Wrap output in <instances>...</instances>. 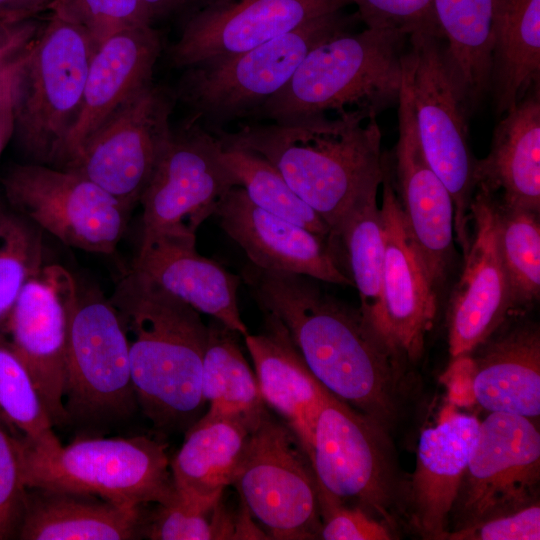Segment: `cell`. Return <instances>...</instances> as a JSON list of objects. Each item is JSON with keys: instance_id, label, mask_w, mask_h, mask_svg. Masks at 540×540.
Here are the masks:
<instances>
[{"instance_id": "31", "label": "cell", "mask_w": 540, "mask_h": 540, "mask_svg": "<svg viewBox=\"0 0 540 540\" xmlns=\"http://www.w3.org/2000/svg\"><path fill=\"white\" fill-rule=\"evenodd\" d=\"M238 335L213 319L202 364V397L206 414L245 420L253 429L268 412L257 378L238 343Z\"/></svg>"}, {"instance_id": "20", "label": "cell", "mask_w": 540, "mask_h": 540, "mask_svg": "<svg viewBox=\"0 0 540 540\" xmlns=\"http://www.w3.org/2000/svg\"><path fill=\"white\" fill-rule=\"evenodd\" d=\"M398 124L394 149L398 199L411 241L436 288L445 279L453 256L454 204L422 151L403 74Z\"/></svg>"}, {"instance_id": "32", "label": "cell", "mask_w": 540, "mask_h": 540, "mask_svg": "<svg viewBox=\"0 0 540 540\" xmlns=\"http://www.w3.org/2000/svg\"><path fill=\"white\" fill-rule=\"evenodd\" d=\"M377 192L366 195L346 213L332 239L338 255H344L348 276L358 291L362 319L376 336L385 254L384 222Z\"/></svg>"}, {"instance_id": "46", "label": "cell", "mask_w": 540, "mask_h": 540, "mask_svg": "<svg viewBox=\"0 0 540 540\" xmlns=\"http://www.w3.org/2000/svg\"><path fill=\"white\" fill-rule=\"evenodd\" d=\"M54 0H0V20L16 21L34 18L48 10Z\"/></svg>"}, {"instance_id": "10", "label": "cell", "mask_w": 540, "mask_h": 540, "mask_svg": "<svg viewBox=\"0 0 540 540\" xmlns=\"http://www.w3.org/2000/svg\"><path fill=\"white\" fill-rule=\"evenodd\" d=\"M63 402L68 424L98 428L124 421L138 407L124 328L99 294L78 291L71 306Z\"/></svg>"}, {"instance_id": "7", "label": "cell", "mask_w": 540, "mask_h": 540, "mask_svg": "<svg viewBox=\"0 0 540 540\" xmlns=\"http://www.w3.org/2000/svg\"><path fill=\"white\" fill-rule=\"evenodd\" d=\"M17 441L25 489L89 494L127 507L165 504L176 494L166 445L149 437L83 438L50 453Z\"/></svg>"}, {"instance_id": "48", "label": "cell", "mask_w": 540, "mask_h": 540, "mask_svg": "<svg viewBox=\"0 0 540 540\" xmlns=\"http://www.w3.org/2000/svg\"><path fill=\"white\" fill-rule=\"evenodd\" d=\"M184 1L188 7V10L190 11L188 14H190L191 12L203 6L210 0H184Z\"/></svg>"}, {"instance_id": "5", "label": "cell", "mask_w": 540, "mask_h": 540, "mask_svg": "<svg viewBox=\"0 0 540 540\" xmlns=\"http://www.w3.org/2000/svg\"><path fill=\"white\" fill-rule=\"evenodd\" d=\"M95 49L83 26L51 12L22 55L12 137L30 162L59 166L81 109Z\"/></svg>"}, {"instance_id": "17", "label": "cell", "mask_w": 540, "mask_h": 540, "mask_svg": "<svg viewBox=\"0 0 540 540\" xmlns=\"http://www.w3.org/2000/svg\"><path fill=\"white\" fill-rule=\"evenodd\" d=\"M381 184L385 254L377 336L407 364L416 363L435 320L436 291L407 231L385 160Z\"/></svg>"}, {"instance_id": "19", "label": "cell", "mask_w": 540, "mask_h": 540, "mask_svg": "<svg viewBox=\"0 0 540 540\" xmlns=\"http://www.w3.org/2000/svg\"><path fill=\"white\" fill-rule=\"evenodd\" d=\"M474 234L452 293L448 344L453 359L471 354L513 311L508 278L498 247L496 196L477 186L471 205Z\"/></svg>"}, {"instance_id": "22", "label": "cell", "mask_w": 540, "mask_h": 540, "mask_svg": "<svg viewBox=\"0 0 540 540\" xmlns=\"http://www.w3.org/2000/svg\"><path fill=\"white\" fill-rule=\"evenodd\" d=\"M161 50V37L152 25L124 29L98 45L90 60L81 109L57 168L66 167L121 107L153 82Z\"/></svg>"}, {"instance_id": "47", "label": "cell", "mask_w": 540, "mask_h": 540, "mask_svg": "<svg viewBox=\"0 0 540 540\" xmlns=\"http://www.w3.org/2000/svg\"><path fill=\"white\" fill-rule=\"evenodd\" d=\"M144 4L151 22L160 18L172 16L188 11L184 0H141Z\"/></svg>"}, {"instance_id": "9", "label": "cell", "mask_w": 540, "mask_h": 540, "mask_svg": "<svg viewBox=\"0 0 540 540\" xmlns=\"http://www.w3.org/2000/svg\"><path fill=\"white\" fill-rule=\"evenodd\" d=\"M388 433L327 391L307 455L319 487L392 528L405 489Z\"/></svg>"}, {"instance_id": "8", "label": "cell", "mask_w": 540, "mask_h": 540, "mask_svg": "<svg viewBox=\"0 0 540 540\" xmlns=\"http://www.w3.org/2000/svg\"><path fill=\"white\" fill-rule=\"evenodd\" d=\"M402 58L415 126L422 151L447 187L454 204V232L463 255L470 237V205L476 190V158L470 149L465 107L450 71L441 36L416 33L408 37Z\"/></svg>"}, {"instance_id": "43", "label": "cell", "mask_w": 540, "mask_h": 540, "mask_svg": "<svg viewBox=\"0 0 540 540\" xmlns=\"http://www.w3.org/2000/svg\"><path fill=\"white\" fill-rule=\"evenodd\" d=\"M41 24L34 18L0 20V71L16 60L31 45Z\"/></svg>"}, {"instance_id": "28", "label": "cell", "mask_w": 540, "mask_h": 540, "mask_svg": "<svg viewBox=\"0 0 540 540\" xmlns=\"http://www.w3.org/2000/svg\"><path fill=\"white\" fill-rule=\"evenodd\" d=\"M19 538L24 540H125L140 528V507L94 495L26 488Z\"/></svg>"}, {"instance_id": "34", "label": "cell", "mask_w": 540, "mask_h": 540, "mask_svg": "<svg viewBox=\"0 0 540 540\" xmlns=\"http://www.w3.org/2000/svg\"><path fill=\"white\" fill-rule=\"evenodd\" d=\"M222 159L235 176L237 186L245 190L255 205L331 242L329 225L267 160L248 150L223 147Z\"/></svg>"}, {"instance_id": "45", "label": "cell", "mask_w": 540, "mask_h": 540, "mask_svg": "<svg viewBox=\"0 0 540 540\" xmlns=\"http://www.w3.org/2000/svg\"><path fill=\"white\" fill-rule=\"evenodd\" d=\"M19 62L0 71V152L13 134V105Z\"/></svg>"}, {"instance_id": "39", "label": "cell", "mask_w": 540, "mask_h": 540, "mask_svg": "<svg viewBox=\"0 0 540 540\" xmlns=\"http://www.w3.org/2000/svg\"><path fill=\"white\" fill-rule=\"evenodd\" d=\"M451 540H538L540 505L536 496L506 502L475 521L449 531Z\"/></svg>"}, {"instance_id": "38", "label": "cell", "mask_w": 540, "mask_h": 540, "mask_svg": "<svg viewBox=\"0 0 540 540\" xmlns=\"http://www.w3.org/2000/svg\"><path fill=\"white\" fill-rule=\"evenodd\" d=\"M48 10L83 26L96 48L119 31L152 25L141 0H54Z\"/></svg>"}, {"instance_id": "11", "label": "cell", "mask_w": 540, "mask_h": 540, "mask_svg": "<svg viewBox=\"0 0 540 540\" xmlns=\"http://www.w3.org/2000/svg\"><path fill=\"white\" fill-rule=\"evenodd\" d=\"M232 486L269 539H320L316 476L284 421L264 415L251 432Z\"/></svg>"}, {"instance_id": "26", "label": "cell", "mask_w": 540, "mask_h": 540, "mask_svg": "<svg viewBox=\"0 0 540 540\" xmlns=\"http://www.w3.org/2000/svg\"><path fill=\"white\" fill-rule=\"evenodd\" d=\"M264 315L263 330L244 336L259 390L264 403L282 417L308 453L327 390L308 369L281 321Z\"/></svg>"}, {"instance_id": "24", "label": "cell", "mask_w": 540, "mask_h": 540, "mask_svg": "<svg viewBox=\"0 0 540 540\" xmlns=\"http://www.w3.org/2000/svg\"><path fill=\"white\" fill-rule=\"evenodd\" d=\"M131 269L237 334H248L237 299L241 278L200 255L196 238L161 236L143 240Z\"/></svg>"}, {"instance_id": "42", "label": "cell", "mask_w": 540, "mask_h": 540, "mask_svg": "<svg viewBox=\"0 0 540 540\" xmlns=\"http://www.w3.org/2000/svg\"><path fill=\"white\" fill-rule=\"evenodd\" d=\"M25 487L18 441L0 421V534L7 535L21 515Z\"/></svg>"}, {"instance_id": "33", "label": "cell", "mask_w": 540, "mask_h": 540, "mask_svg": "<svg viewBox=\"0 0 540 540\" xmlns=\"http://www.w3.org/2000/svg\"><path fill=\"white\" fill-rule=\"evenodd\" d=\"M0 421L14 438L33 450L50 453L62 446L29 372L8 344L2 343Z\"/></svg>"}, {"instance_id": "27", "label": "cell", "mask_w": 540, "mask_h": 540, "mask_svg": "<svg viewBox=\"0 0 540 540\" xmlns=\"http://www.w3.org/2000/svg\"><path fill=\"white\" fill-rule=\"evenodd\" d=\"M535 88L504 113L489 154L476 160L475 181L493 195L501 191V203L539 213L540 97Z\"/></svg>"}, {"instance_id": "23", "label": "cell", "mask_w": 540, "mask_h": 540, "mask_svg": "<svg viewBox=\"0 0 540 540\" xmlns=\"http://www.w3.org/2000/svg\"><path fill=\"white\" fill-rule=\"evenodd\" d=\"M479 420L446 409L438 423L421 432L416 468L405 488L411 523L425 539H446L448 516L474 449Z\"/></svg>"}, {"instance_id": "6", "label": "cell", "mask_w": 540, "mask_h": 540, "mask_svg": "<svg viewBox=\"0 0 540 540\" xmlns=\"http://www.w3.org/2000/svg\"><path fill=\"white\" fill-rule=\"evenodd\" d=\"M356 19V14L340 10L243 53L187 67L173 87L176 101L188 109V117L212 133L249 120L288 83L313 48L349 30Z\"/></svg>"}, {"instance_id": "13", "label": "cell", "mask_w": 540, "mask_h": 540, "mask_svg": "<svg viewBox=\"0 0 540 540\" xmlns=\"http://www.w3.org/2000/svg\"><path fill=\"white\" fill-rule=\"evenodd\" d=\"M2 183L18 213L70 247L110 254L127 227L130 211L72 170L34 162L15 164Z\"/></svg>"}, {"instance_id": "1", "label": "cell", "mask_w": 540, "mask_h": 540, "mask_svg": "<svg viewBox=\"0 0 540 540\" xmlns=\"http://www.w3.org/2000/svg\"><path fill=\"white\" fill-rule=\"evenodd\" d=\"M241 274L263 312L284 325L319 383L390 432L405 396L407 363L369 329L359 310L307 276L249 262Z\"/></svg>"}, {"instance_id": "44", "label": "cell", "mask_w": 540, "mask_h": 540, "mask_svg": "<svg viewBox=\"0 0 540 540\" xmlns=\"http://www.w3.org/2000/svg\"><path fill=\"white\" fill-rule=\"evenodd\" d=\"M435 15L439 20L468 24L488 17L493 0H433Z\"/></svg>"}, {"instance_id": "16", "label": "cell", "mask_w": 540, "mask_h": 540, "mask_svg": "<svg viewBox=\"0 0 540 540\" xmlns=\"http://www.w3.org/2000/svg\"><path fill=\"white\" fill-rule=\"evenodd\" d=\"M78 294L59 265L43 266L9 312L10 349L29 372L53 426L68 424L64 407L68 317Z\"/></svg>"}, {"instance_id": "14", "label": "cell", "mask_w": 540, "mask_h": 540, "mask_svg": "<svg viewBox=\"0 0 540 540\" xmlns=\"http://www.w3.org/2000/svg\"><path fill=\"white\" fill-rule=\"evenodd\" d=\"M176 103L173 88L152 82L121 107L61 169L86 177L131 212L168 142Z\"/></svg>"}, {"instance_id": "2", "label": "cell", "mask_w": 540, "mask_h": 540, "mask_svg": "<svg viewBox=\"0 0 540 540\" xmlns=\"http://www.w3.org/2000/svg\"><path fill=\"white\" fill-rule=\"evenodd\" d=\"M376 117L347 110L335 117L246 122L213 134L223 148L248 150L267 160L329 225L332 242L346 213L381 185L384 157Z\"/></svg>"}, {"instance_id": "37", "label": "cell", "mask_w": 540, "mask_h": 540, "mask_svg": "<svg viewBox=\"0 0 540 540\" xmlns=\"http://www.w3.org/2000/svg\"><path fill=\"white\" fill-rule=\"evenodd\" d=\"M38 230L24 216L0 212V318L9 314L24 285L43 267Z\"/></svg>"}, {"instance_id": "12", "label": "cell", "mask_w": 540, "mask_h": 540, "mask_svg": "<svg viewBox=\"0 0 540 540\" xmlns=\"http://www.w3.org/2000/svg\"><path fill=\"white\" fill-rule=\"evenodd\" d=\"M237 186L222 159L218 138L186 117L173 127L139 203L142 238H196L201 223L226 193Z\"/></svg>"}, {"instance_id": "4", "label": "cell", "mask_w": 540, "mask_h": 540, "mask_svg": "<svg viewBox=\"0 0 540 540\" xmlns=\"http://www.w3.org/2000/svg\"><path fill=\"white\" fill-rule=\"evenodd\" d=\"M407 41V35L389 29L334 35L304 57L288 83L249 122L347 110L377 116L398 104Z\"/></svg>"}, {"instance_id": "49", "label": "cell", "mask_w": 540, "mask_h": 540, "mask_svg": "<svg viewBox=\"0 0 540 540\" xmlns=\"http://www.w3.org/2000/svg\"><path fill=\"white\" fill-rule=\"evenodd\" d=\"M2 538L1 534H0V539Z\"/></svg>"}, {"instance_id": "15", "label": "cell", "mask_w": 540, "mask_h": 540, "mask_svg": "<svg viewBox=\"0 0 540 540\" xmlns=\"http://www.w3.org/2000/svg\"><path fill=\"white\" fill-rule=\"evenodd\" d=\"M349 4L351 0H210L188 14L167 49L168 60L183 70L240 54Z\"/></svg>"}, {"instance_id": "35", "label": "cell", "mask_w": 540, "mask_h": 540, "mask_svg": "<svg viewBox=\"0 0 540 540\" xmlns=\"http://www.w3.org/2000/svg\"><path fill=\"white\" fill-rule=\"evenodd\" d=\"M496 210L498 247L514 310L539 300V213L505 205L497 197Z\"/></svg>"}, {"instance_id": "41", "label": "cell", "mask_w": 540, "mask_h": 540, "mask_svg": "<svg viewBox=\"0 0 540 540\" xmlns=\"http://www.w3.org/2000/svg\"><path fill=\"white\" fill-rule=\"evenodd\" d=\"M318 485V484H317ZM320 539L391 540L390 527L360 508L347 506L318 486Z\"/></svg>"}, {"instance_id": "30", "label": "cell", "mask_w": 540, "mask_h": 540, "mask_svg": "<svg viewBox=\"0 0 540 540\" xmlns=\"http://www.w3.org/2000/svg\"><path fill=\"white\" fill-rule=\"evenodd\" d=\"M491 90L503 114L539 86L540 0H493Z\"/></svg>"}, {"instance_id": "36", "label": "cell", "mask_w": 540, "mask_h": 540, "mask_svg": "<svg viewBox=\"0 0 540 540\" xmlns=\"http://www.w3.org/2000/svg\"><path fill=\"white\" fill-rule=\"evenodd\" d=\"M155 512L144 529L152 540L239 539L238 515L225 508L222 498L205 503L185 498L176 491Z\"/></svg>"}, {"instance_id": "21", "label": "cell", "mask_w": 540, "mask_h": 540, "mask_svg": "<svg viewBox=\"0 0 540 540\" xmlns=\"http://www.w3.org/2000/svg\"><path fill=\"white\" fill-rule=\"evenodd\" d=\"M214 214L252 265L341 286H353L332 243L255 205L240 186L231 188Z\"/></svg>"}, {"instance_id": "18", "label": "cell", "mask_w": 540, "mask_h": 540, "mask_svg": "<svg viewBox=\"0 0 540 540\" xmlns=\"http://www.w3.org/2000/svg\"><path fill=\"white\" fill-rule=\"evenodd\" d=\"M539 479L540 433L532 418L490 412L480 422L454 505L458 528L500 504L536 496Z\"/></svg>"}, {"instance_id": "40", "label": "cell", "mask_w": 540, "mask_h": 540, "mask_svg": "<svg viewBox=\"0 0 540 540\" xmlns=\"http://www.w3.org/2000/svg\"><path fill=\"white\" fill-rule=\"evenodd\" d=\"M366 28L439 35L433 0H351ZM442 37V36H441Z\"/></svg>"}, {"instance_id": "25", "label": "cell", "mask_w": 540, "mask_h": 540, "mask_svg": "<svg viewBox=\"0 0 540 540\" xmlns=\"http://www.w3.org/2000/svg\"><path fill=\"white\" fill-rule=\"evenodd\" d=\"M469 357L473 396L489 412L540 415V331L523 321L502 324ZM471 352V353H472ZM469 355V354H468Z\"/></svg>"}, {"instance_id": "29", "label": "cell", "mask_w": 540, "mask_h": 540, "mask_svg": "<svg viewBox=\"0 0 540 540\" xmlns=\"http://www.w3.org/2000/svg\"><path fill=\"white\" fill-rule=\"evenodd\" d=\"M253 430L238 417L201 416L170 462L177 493L205 503L220 500L233 483Z\"/></svg>"}, {"instance_id": "3", "label": "cell", "mask_w": 540, "mask_h": 540, "mask_svg": "<svg viewBox=\"0 0 540 540\" xmlns=\"http://www.w3.org/2000/svg\"><path fill=\"white\" fill-rule=\"evenodd\" d=\"M124 328L138 407L161 430L187 431L205 407L208 325L200 312L130 270L110 300Z\"/></svg>"}]
</instances>
